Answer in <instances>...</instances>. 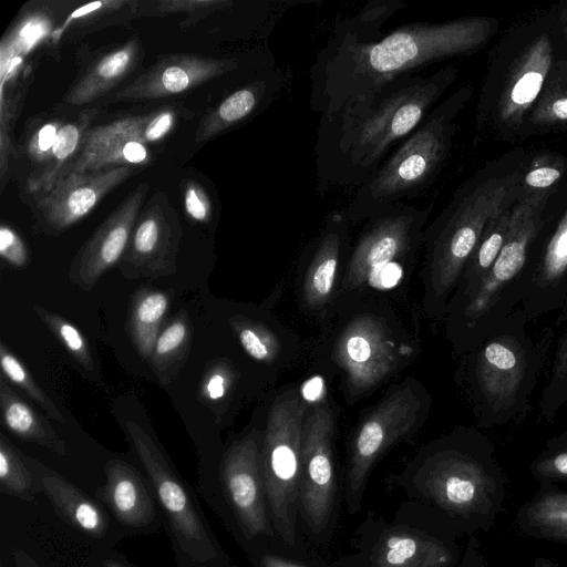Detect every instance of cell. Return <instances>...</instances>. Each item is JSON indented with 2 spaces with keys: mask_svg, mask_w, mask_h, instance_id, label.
I'll return each mask as SVG.
<instances>
[{
  "mask_svg": "<svg viewBox=\"0 0 567 567\" xmlns=\"http://www.w3.org/2000/svg\"><path fill=\"white\" fill-rule=\"evenodd\" d=\"M286 81L276 66L241 84L203 116L195 141L206 142L259 114L279 97Z\"/></svg>",
  "mask_w": 567,
  "mask_h": 567,
  "instance_id": "obj_22",
  "label": "cell"
},
{
  "mask_svg": "<svg viewBox=\"0 0 567 567\" xmlns=\"http://www.w3.org/2000/svg\"><path fill=\"white\" fill-rule=\"evenodd\" d=\"M182 236V224L168 196L155 190L137 216L118 262L120 272L130 280H155L174 275Z\"/></svg>",
  "mask_w": 567,
  "mask_h": 567,
  "instance_id": "obj_12",
  "label": "cell"
},
{
  "mask_svg": "<svg viewBox=\"0 0 567 567\" xmlns=\"http://www.w3.org/2000/svg\"><path fill=\"white\" fill-rule=\"evenodd\" d=\"M560 32H561V34H563V37H564V39H565V40H566V42H567V25H563V24H560Z\"/></svg>",
  "mask_w": 567,
  "mask_h": 567,
  "instance_id": "obj_54",
  "label": "cell"
},
{
  "mask_svg": "<svg viewBox=\"0 0 567 567\" xmlns=\"http://www.w3.org/2000/svg\"><path fill=\"white\" fill-rule=\"evenodd\" d=\"M567 128V55L553 68L529 111L519 138Z\"/></svg>",
  "mask_w": 567,
  "mask_h": 567,
  "instance_id": "obj_29",
  "label": "cell"
},
{
  "mask_svg": "<svg viewBox=\"0 0 567 567\" xmlns=\"http://www.w3.org/2000/svg\"><path fill=\"white\" fill-rule=\"evenodd\" d=\"M550 519H567V491L542 486L518 508L516 525Z\"/></svg>",
  "mask_w": 567,
  "mask_h": 567,
  "instance_id": "obj_38",
  "label": "cell"
},
{
  "mask_svg": "<svg viewBox=\"0 0 567 567\" xmlns=\"http://www.w3.org/2000/svg\"><path fill=\"white\" fill-rule=\"evenodd\" d=\"M567 272V209L553 233L542 261L539 282L544 286L558 281Z\"/></svg>",
  "mask_w": 567,
  "mask_h": 567,
  "instance_id": "obj_39",
  "label": "cell"
},
{
  "mask_svg": "<svg viewBox=\"0 0 567 567\" xmlns=\"http://www.w3.org/2000/svg\"><path fill=\"white\" fill-rule=\"evenodd\" d=\"M349 224L344 210L331 212L315 241L302 287L303 301L311 308L324 305L331 296L339 262L348 243Z\"/></svg>",
  "mask_w": 567,
  "mask_h": 567,
  "instance_id": "obj_23",
  "label": "cell"
},
{
  "mask_svg": "<svg viewBox=\"0 0 567 567\" xmlns=\"http://www.w3.org/2000/svg\"><path fill=\"white\" fill-rule=\"evenodd\" d=\"M243 66L244 61L236 56L164 55L131 83L118 90L114 100L136 101L172 96L219 76L240 71Z\"/></svg>",
  "mask_w": 567,
  "mask_h": 567,
  "instance_id": "obj_20",
  "label": "cell"
},
{
  "mask_svg": "<svg viewBox=\"0 0 567 567\" xmlns=\"http://www.w3.org/2000/svg\"><path fill=\"white\" fill-rule=\"evenodd\" d=\"M236 372L227 360H217L207 367L199 382L197 398L213 410L219 421L224 413L231 390L235 385Z\"/></svg>",
  "mask_w": 567,
  "mask_h": 567,
  "instance_id": "obj_37",
  "label": "cell"
},
{
  "mask_svg": "<svg viewBox=\"0 0 567 567\" xmlns=\"http://www.w3.org/2000/svg\"><path fill=\"white\" fill-rule=\"evenodd\" d=\"M332 435L331 411L316 408L303 423L299 481L300 509L316 533L326 528L334 501Z\"/></svg>",
  "mask_w": 567,
  "mask_h": 567,
  "instance_id": "obj_14",
  "label": "cell"
},
{
  "mask_svg": "<svg viewBox=\"0 0 567 567\" xmlns=\"http://www.w3.org/2000/svg\"><path fill=\"white\" fill-rule=\"evenodd\" d=\"M40 493L50 501L56 515L93 545L111 546L123 540L104 505L74 483L41 462L24 456Z\"/></svg>",
  "mask_w": 567,
  "mask_h": 567,
  "instance_id": "obj_21",
  "label": "cell"
},
{
  "mask_svg": "<svg viewBox=\"0 0 567 567\" xmlns=\"http://www.w3.org/2000/svg\"><path fill=\"white\" fill-rule=\"evenodd\" d=\"M33 310L85 373L94 381H99L100 373L91 348L79 328L64 317L38 303L33 305Z\"/></svg>",
  "mask_w": 567,
  "mask_h": 567,
  "instance_id": "obj_34",
  "label": "cell"
},
{
  "mask_svg": "<svg viewBox=\"0 0 567 567\" xmlns=\"http://www.w3.org/2000/svg\"><path fill=\"white\" fill-rule=\"evenodd\" d=\"M63 121V118L47 120L37 125V130L29 135L25 152L34 167L29 178L39 173L48 161Z\"/></svg>",
  "mask_w": 567,
  "mask_h": 567,
  "instance_id": "obj_40",
  "label": "cell"
},
{
  "mask_svg": "<svg viewBox=\"0 0 567 567\" xmlns=\"http://www.w3.org/2000/svg\"><path fill=\"white\" fill-rule=\"evenodd\" d=\"M0 409L3 424L17 437L37 444L60 456L68 454L65 442L58 435L51 422L22 400L0 379Z\"/></svg>",
  "mask_w": 567,
  "mask_h": 567,
  "instance_id": "obj_27",
  "label": "cell"
},
{
  "mask_svg": "<svg viewBox=\"0 0 567 567\" xmlns=\"http://www.w3.org/2000/svg\"><path fill=\"white\" fill-rule=\"evenodd\" d=\"M97 113L96 109H87L80 112L76 117L63 121L44 166L28 179L30 193L40 195L52 188L61 172L79 153L84 135L92 127Z\"/></svg>",
  "mask_w": 567,
  "mask_h": 567,
  "instance_id": "obj_28",
  "label": "cell"
},
{
  "mask_svg": "<svg viewBox=\"0 0 567 567\" xmlns=\"http://www.w3.org/2000/svg\"><path fill=\"white\" fill-rule=\"evenodd\" d=\"M462 567H491L484 559V557L474 550V548L470 547Z\"/></svg>",
  "mask_w": 567,
  "mask_h": 567,
  "instance_id": "obj_51",
  "label": "cell"
},
{
  "mask_svg": "<svg viewBox=\"0 0 567 567\" xmlns=\"http://www.w3.org/2000/svg\"><path fill=\"white\" fill-rule=\"evenodd\" d=\"M420 408L419 396L411 385H405L384 399L361 424L353 442L348 473L349 506L358 504L374 461L412 430Z\"/></svg>",
  "mask_w": 567,
  "mask_h": 567,
  "instance_id": "obj_13",
  "label": "cell"
},
{
  "mask_svg": "<svg viewBox=\"0 0 567 567\" xmlns=\"http://www.w3.org/2000/svg\"><path fill=\"white\" fill-rule=\"evenodd\" d=\"M190 343V321L187 312L181 311L161 330L148 360L163 385L169 384L184 367Z\"/></svg>",
  "mask_w": 567,
  "mask_h": 567,
  "instance_id": "obj_31",
  "label": "cell"
},
{
  "mask_svg": "<svg viewBox=\"0 0 567 567\" xmlns=\"http://www.w3.org/2000/svg\"><path fill=\"white\" fill-rule=\"evenodd\" d=\"M183 189L184 209L188 217L206 224L213 218L214 205L204 186L195 179H185Z\"/></svg>",
  "mask_w": 567,
  "mask_h": 567,
  "instance_id": "obj_42",
  "label": "cell"
},
{
  "mask_svg": "<svg viewBox=\"0 0 567 567\" xmlns=\"http://www.w3.org/2000/svg\"><path fill=\"white\" fill-rule=\"evenodd\" d=\"M141 54L136 39L103 54L93 62L65 94V102L81 106L115 87L135 68Z\"/></svg>",
  "mask_w": 567,
  "mask_h": 567,
  "instance_id": "obj_24",
  "label": "cell"
},
{
  "mask_svg": "<svg viewBox=\"0 0 567 567\" xmlns=\"http://www.w3.org/2000/svg\"><path fill=\"white\" fill-rule=\"evenodd\" d=\"M522 174L474 176L424 233L432 291L444 297L466 267L493 216L523 194Z\"/></svg>",
  "mask_w": 567,
  "mask_h": 567,
  "instance_id": "obj_5",
  "label": "cell"
},
{
  "mask_svg": "<svg viewBox=\"0 0 567 567\" xmlns=\"http://www.w3.org/2000/svg\"><path fill=\"white\" fill-rule=\"evenodd\" d=\"M530 471L542 486L567 481V449L547 453L537 458L530 466Z\"/></svg>",
  "mask_w": 567,
  "mask_h": 567,
  "instance_id": "obj_44",
  "label": "cell"
},
{
  "mask_svg": "<svg viewBox=\"0 0 567 567\" xmlns=\"http://www.w3.org/2000/svg\"><path fill=\"white\" fill-rule=\"evenodd\" d=\"M87 559L91 567H136L111 546L92 545Z\"/></svg>",
  "mask_w": 567,
  "mask_h": 567,
  "instance_id": "obj_47",
  "label": "cell"
},
{
  "mask_svg": "<svg viewBox=\"0 0 567 567\" xmlns=\"http://www.w3.org/2000/svg\"><path fill=\"white\" fill-rule=\"evenodd\" d=\"M336 358L349 388L363 392L381 382L403 358L385 327L374 317L351 321L338 339Z\"/></svg>",
  "mask_w": 567,
  "mask_h": 567,
  "instance_id": "obj_19",
  "label": "cell"
},
{
  "mask_svg": "<svg viewBox=\"0 0 567 567\" xmlns=\"http://www.w3.org/2000/svg\"><path fill=\"white\" fill-rule=\"evenodd\" d=\"M404 3L379 0L339 20L310 66V107L320 116L365 97L398 78L482 49L498 29L489 17L411 22L383 34Z\"/></svg>",
  "mask_w": 567,
  "mask_h": 567,
  "instance_id": "obj_1",
  "label": "cell"
},
{
  "mask_svg": "<svg viewBox=\"0 0 567 567\" xmlns=\"http://www.w3.org/2000/svg\"><path fill=\"white\" fill-rule=\"evenodd\" d=\"M260 453L256 432L235 441L220 455L213 482L199 494L243 543L270 534Z\"/></svg>",
  "mask_w": 567,
  "mask_h": 567,
  "instance_id": "obj_9",
  "label": "cell"
},
{
  "mask_svg": "<svg viewBox=\"0 0 567 567\" xmlns=\"http://www.w3.org/2000/svg\"><path fill=\"white\" fill-rule=\"evenodd\" d=\"M94 496L104 505L124 539L150 535L164 526L148 476L127 460L113 457L106 462L105 483L95 489Z\"/></svg>",
  "mask_w": 567,
  "mask_h": 567,
  "instance_id": "obj_16",
  "label": "cell"
},
{
  "mask_svg": "<svg viewBox=\"0 0 567 567\" xmlns=\"http://www.w3.org/2000/svg\"><path fill=\"white\" fill-rule=\"evenodd\" d=\"M148 189L147 183L137 185L79 249L68 270L78 289L90 292L121 261Z\"/></svg>",
  "mask_w": 567,
  "mask_h": 567,
  "instance_id": "obj_18",
  "label": "cell"
},
{
  "mask_svg": "<svg viewBox=\"0 0 567 567\" xmlns=\"http://www.w3.org/2000/svg\"><path fill=\"white\" fill-rule=\"evenodd\" d=\"M0 489L3 494L22 501H33L39 494L34 475L24 456L0 434Z\"/></svg>",
  "mask_w": 567,
  "mask_h": 567,
  "instance_id": "obj_33",
  "label": "cell"
},
{
  "mask_svg": "<svg viewBox=\"0 0 567 567\" xmlns=\"http://www.w3.org/2000/svg\"><path fill=\"white\" fill-rule=\"evenodd\" d=\"M306 404L289 394L271 406L260 467L271 523L288 545L296 540V509L299 499L301 440Z\"/></svg>",
  "mask_w": 567,
  "mask_h": 567,
  "instance_id": "obj_8",
  "label": "cell"
},
{
  "mask_svg": "<svg viewBox=\"0 0 567 567\" xmlns=\"http://www.w3.org/2000/svg\"><path fill=\"white\" fill-rule=\"evenodd\" d=\"M0 255L3 260L14 267H24L29 264V250L20 235L10 226L0 228Z\"/></svg>",
  "mask_w": 567,
  "mask_h": 567,
  "instance_id": "obj_45",
  "label": "cell"
},
{
  "mask_svg": "<svg viewBox=\"0 0 567 567\" xmlns=\"http://www.w3.org/2000/svg\"><path fill=\"white\" fill-rule=\"evenodd\" d=\"M259 567H301L292 561L275 556L272 554L260 555L257 559Z\"/></svg>",
  "mask_w": 567,
  "mask_h": 567,
  "instance_id": "obj_49",
  "label": "cell"
},
{
  "mask_svg": "<svg viewBox=\"0 0 567 567\" xmlns=\"http://www.w3.org/2000/svg\"><path fill=\"white\" fill-rule=\"evenodd\" d=\"M430 212L431 207L398 203L365 217L347 265L346 288H358L368 282L373 285L378 275L400 277L401 261L406 260L424 240Z\"/></svg>",
  "mask_w": 567,
  "mask_h": 567,
  "instance_id": "obj_10",
  "label": "cell"
},
{
  "mask_svg": "<svg viewBox=\"0 0 567 567\" xmlns=\"http://www.w3.org/2000/svg\"><path fill=\"white\" fill-rule=\"evenodd\" d=\"M453 550L443 542L412 532H396L380 544L372 567H450Z\"/></svg>",
  "mask_w": 567,
  "mask_h": 567,
  "instance_id": "obj_26",
  "label": "cell"
},
{
  "mask_svg": "<svg viewBox=\"0 0 567 567\" xmlns=\"http://www.w3.org/2000/svg\"><path fill=\"white\" fill-rule=\"evenodd\" d=\"M229 324L245 352L254 360L270 363L276 360L280 344L276 336L262 323L231 317Z\"/></svg>",
  "mask_w": 567,
  "mask_h": 567,
  "instance_id": "obj_35",
  "label": "cell"
},
{
  "mask_svg": "<svg viewBox=\"0 0 567 567\" xmlns=\"http://www.w3.org/2000/svg\"><path fill=\"white\" fill-rule=\"evenodd\" d=\"M514 204L491 218L466 264L465 275L468 281L470 299L489 272L505 243Z\"/></svg>",
  "mask_w": 567,
  "mask_h": 567,
  "instance_id": "obj_32",
  "label": "cell"
},
{
  "mask_svg": "<svg viewBox=\"0 0 567 567\" xmlns=\"http://www.w3.org/2000/svg\"><path fill=\"white\" fill-rule=\"evenodd\" d=\"M528 537L567 543V519H550L517 526Z\"/></svg>",
  "mask_w": 567,
  "mask_h": 567,
  "instance_id": "obj_46",
  "label": "cell"
},
{
  "mask_svg": "<svg viewBox=\"0 0 567 567\" xmlns=\"http://www.w3.org/2000/svg\"><path fill=\"white\" fill-rule=\"evenodd\" d=\"M190 116L192 112L187 109L164 105L92 126L84 135L79 153L58 179L72 173L122 165L142 167L150 164L152 157L147 144L163 141L173 131L179 117Z\"/></svg>",
  "mask_w": 567,
  "mask_h": 567,
  "instance_id": "obj_11",
  "label": "cell"
},
{
  "mask_svg": "<svg viewBox=\"0 0 567 567\" xmlns=\"http://www.w3.org/2000/svg\"><path fill=\"white\" fill-rule=\"evenodd\" d=\"M477 373L487 399L494 404H503L520 385L525 359L514 342L494 340L482 350Z\"/></svg>",
  "mask_w": 567,
  "mask_h": 567,
  "instance_id": "obj_25",
  "label": "cell"
},
{
  "mask_svg": "<svg viewBox=\"0 0 567 567\" xmlns=\"http://www.w3.org/2000/svg\"><path fill=\"white\" fill-rule=\"evenodd\" d=\"M550 195V188L523 193L515 202L505 243L489 272L470 299V316L478 317L488 310L503 286L523 268L527 251L542 228Z\"/></svg>",
  "mask_w": 567,
  "mask_h": 567,
  "instance_id": "obj_17",
  "label": "cell"
},
{
  "mask_svg": "<svg viewBox=\"0 0 567 567\" xmlns=\"http://www.w3.org/2000/svg\"><path fill=\"white\" fill-rule=\"evenodd\" d=\"M155 12L152 16H166L176 12H188L193 14H209L215 11L226 10L234 7L229 0H161L153 3Z\"/></svg>",
  "mask_w": 567,
  "mask_h": 567,
  "instance_id": "obj_43",
  "label": "cell"
},
{
  "mask_svg": "<svg viewBox=\"0 0 567 567\" xmlns=\"http://www.w3.org/2000/svg\"><path fill=\"white\" fill-rule=\"evenodd\" d=\"M142 167L113 166L100 171L72 173L59 178L52 188L37 195L35 218L47 235H59L90 214L114 188Z\"/></svg>",
  "mask_w": 567,
  "mask_h": 567,
  "instance_id": "obj_15",
  "label": "cell"
},
{
  "mask_svg": "<svg viewBox=\"0 0 567 567\" xmlns=\"http://www.w3.org/2000/svg\"><path fill=\"white\" fill-rule=\"evenodd\" d=\"M457 74L454 64L408 74L320 116L315 144L317 193L324 196L364 184L441 102Z\"/></svg>",
  "mask_w": 567,
  "mask_h": 567,
  "instance_id": "obj_2",
  "label": "cell"
},
{
  "mask_svg": "<svg viewBox=\"0 0 567 567\" xmlns=\"http://www.w3.org/2000/svg\"><path fill=\"white\" fill-rule=\"evenodd\" d=\"M473 95V84L466 83L436 104L417 128L357 188L344 209L350 223H360L386 205L419 197L436 181L451 153L457 118Z\"/></svg>",
  "mask_w": 567,
  "mask_h": 567,
  "instance_id": "obj_4",
  "label": "cell"
},
{
  "mask_svg": "<svg viewBox=\"0 0 567 567\" xmlns=\"http://www.w3.org/2000/svg\"><path fill=\"white\" fill-rule=\"evenodd\" d=\"M566 169L563 161L558 159H537L529 169L522 175L523 193L548 189L554 186Z\"/></svg>",
  "mask_w": 567,
  "mask_h": 567,
  "instance_id": "obj_41",
  "label": "cell"
},
{
  "mask_svg": "<svg viewBox=\"0 0 567 567\" xmlns=\"http://www.w3.org/2000/svg\"><path fill=\"white\" fill-rule=\"evenodd\" d=\"M567 55L556 14L512 25L493 49L475 117L474 145L486 137L513 142L555 64Z\"/></svg>",
  "mask_w": 567,
  "mask_h": 567,
  "instance_id": "obj_3",
  "label": "cell"
},
{
  "mask_svg": "<svg viewBox=\"0 0 567 567\" xmlns=\"http://www.w3.org/2000/svg\"><path fill=\"white\" fill-rule=\"evenodd\" d=\"M534 567H564V566H561L560 564H558L549 558L537 557L534 560Z\"/></svg>",
  "mask_w": 567,
  "mask_h": 567,
  "instance_id": "obj_52",
  "label": "cell"
},
{
  "mask_svg": "<svg viewBox=\"0 0 567 567\" xmlns=\"http://www.w3.org/2000/svg\"><path fill=\"white\" fill-rule=\"evenodd\" d=\"M553 377L554 382L567 381V333L557 349Z\"/></svg>",
  "mask_w": 567,
  "mask_h": 567,
  "instance_id": "obj_48",
  "label": "cell"
},
{
  "mask_svg": "<svg viewBox=\"0 0 567 567\" xmlns=\"http://www.w3.org/2000/svg\"><path fill=\"white\" fill-rule=\"evenodd\" d=\"M11 555L16 567H41L39 563L22 548H14Z\"/></svg>",
  "mask_w": 567,
  "mask_h": 567,
  "instance_id": "obj_50",
  "label": "cell"
},
{
  "mask_svg": "<svg viewBox=\"0 0 567 567\" xmlns=\"http://www.w3.org/2000/svg\"><path fill=\"white\" fill-rule=\"evenodd\" d=\"M556 16L560 24L567 25V3L558 10Z\"/></svg>",
  "mask_w": 567,
  "mask_h": 567,
  "instance_id": "obj_53",
  "label": "cell"
},
{
  "mask_svg": "<svg viewBox=\"0 0 567 567\" xmlns=\"http://www.w3.org/2000/svg\"><path fill=\"white\" fill-rule=\"evenodd\" d=\"M422 481L425 494L465 533L489 530L504 512L506 478L486 447L436 454Z\"/></svg>",
  "mask_w": 567,
  "mask_h": 567,
  "instance_id": "obj_7",
  "label": "cell"
},
{
  "mask_svg": "<svg viewBox=\"0 0 567 567\" xmlns=\"http://www.w3.org/2000/svg\"><path fill=\"white\" fill-rule=\"evenodd\" d=\"M0 364L3 377L28 394L51 419L59 423L64 422V416L55 403L39 386L27 367L10 351L3 341L0 342Z\"/></svg>",
  "mask_w": 567,
  "mask_h": 567,
  "instance_id": "obj_36",
  "label": "cell"
},
{
  "mask_svg": "<svg viewBox=\"0 0 567 567\" xmlns=\"http://www.w3.org/2000/svg\"><path fill=\"white\" fill-rule=\"evenodd\" d=\"M124 431L154 487L176 567H237L218 542L195 492L157 441L134 421H126Z\"/></svg>",
  "mask_w": 567,
  "mask_h": 567,
  "instance_id": "obj_6",
  "label": "cell"
},
{
  "mask_svg": "<svg viewBox=\"0 0 567 567\" xmlns=\"http://www.w3.org/2000/svg\"><path fill=\"white\" fill-rule=\"evenodd\" d=\"M171 298L167 291L145 288L136 291L131 300L127 331L136 351L145 360L152 355Z\"/></svg>",
  "mask_w": 567,
  "mask_h": 567,
  "instance_id": "obj_30",
  "label": "cell"
}]
</instances>
